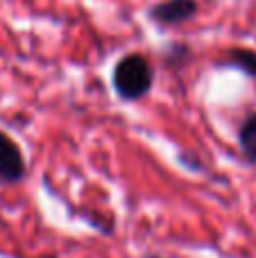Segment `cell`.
I'll return each instance as SVG.
<instances>
[{"label":"cell","mask_w":256,"mask_h":258,"mask_svg":"<svg viewBox=\"0 0 256 258\" xmlns=\"http://www.w3.org/2000/svg\"><path fill=\"white\" fill-rule=\"evenodd\" d=\"M152 66L143 54H127L113 68V89L122 100H141L152 89Z\"/></svg>","instance_id":"1"},{"label":"cell","mask_w":256,"mask_h":258,"mask_svg":"<svg viewBox=\"0 0 256 258\" xmlns=\"http://www.w3.org/2000/svg\"><path fill=\"white\" fill-rule=\"evenodd\" d=\"M238 143H240V150H243L245 159L252 165H256V113L243 122V127L238 132Z\"/></svg>","instance_id":"4"},{"label":"cell","mask_w":256,"mask_h":258,"mask_svg":"<svg viewBox=\"0 0 256 258\" xmlns=\"http://www.w3.org/2000/svg\"><path fill=\"white\" fill-rule=\"evenodd\" d=\"M198 12V0H163L150 9V16L163 25H177L188 21Z\"/></svg>","instance_id":"3"},{"label":"cell","mask_w":256,"mask_h":258,"mask_svg":"<svg viewBox=\"0 0 256 258\" xmlns=\"http://www.w3.org/2000/svg\"><path fill=\"white\" fill-rule=\"evenodd\" d=\"M25 174V161L18 150V145L0 132V179L7 183H16Z\"/></svg>","instance_id":"2"},{"label":"cell","mask_w":256,"mask_h":258,"mask_svg":"<svg viewBox=\"0 0 256 258\" xmlns=\"http://www.w3.org/2000/svg\"><path fill=\"white\" fill-rule=\"evenodd\" d=\"M229 63L236 68H240L243 73H247L249 77H256V52L254 50H231L229 52Z\"/></svg>","instance_id":"5"}]
</instances>
